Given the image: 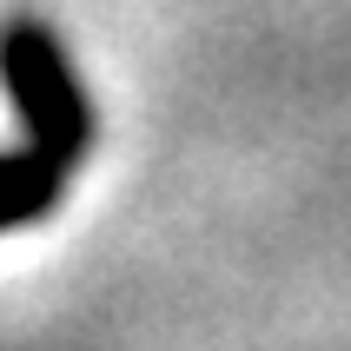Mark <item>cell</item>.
<instances>
[{"instance_id": "obj_2", "label": "cell", "mask_w": 351, "mask_h": 351, "mask_svg": "<svg viewBox=\"0 0 351 351\" xmlns=\"http://www.w3.org/2000/svg\"><path fill=\"white\" fill-rule=\"evenodd\" d=\"M66 186H73V166H60L53 153H40L34 139L0 146V232H20V226L53 219Z\"/></svg>"}, {"instance_id": "obj_1", "label": "cell", "mask_w": 351, "mask_h": 351, "mask_svg": "<svg viewBox=\"0 0 351 351\" xmlns=\"http://www.w3.org/2000/svg\"><path fill=\"white\" fill-rule=\"evenodd\" d=\"M0 93H7V113L20 119V139H34L60 166H80L93 153L99 139L93 93H86L60 27H47L40 14L0 20Z\"/></svg>"}]
</instances>
